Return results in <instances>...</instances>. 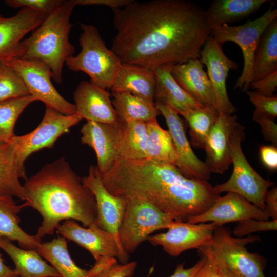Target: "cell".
I'll return each mask as SVG.
<instances>
[{"instance_id": "6da1fadb", "label": "cell", "mask_w": 277, "mask_h": 277, "mask_svg": "<svg viewBox=\"0 0 277 277\" xmlns=\"http://www.w3.org/2000/svg\"><path fill=\"white\" fill-rule=\"evenodd\" d=\"M205 10L188 0H133L112 10L111 50L123 63L153 70L199 58L211 31Z\"/></svg>"}, {"instance_id": "7a4b0ae2", "label": "cell", "mask_w": 277, "mask_h": 277, "mask_svg": "<svg viewBox=\"0 0 277 277\" xmlns=\"http://www.w3.org/2000/svg\"><path fill=\"white\" fill-rule=\"evenodd\" d=\"M101 177L113 195L142 199L176 221L203 213L220 196L208 181L186 177L173 164L147 158H120Z\"/></svg>"}, {"instance_id": "3957f363", "label": "cell", "mask_w": 277, "mask_h": 277, "mask_svg": "<svg viewBox=\"0 0 277 277\" xmlns=\"http://www.w3.org/2000/svg\"><path fill=\"white\" fill-rule=\"evenodd\" d=\"M23 186V208L32 207L42 217L36 234L41 239L53 234L63 221H79L86 227L96 219L94 195L63 157L27 177Z\"/></svg>"}, {"instance_id": "277c9868", "label": "cell", "mask_w": 277, "mask_h": 277, "mask_svg": "<svg viewBox=\"0 0 277 277\" xmlns=\"http://www.w3.org/2000/svg\"><path fill=\"white\" fill-rule=\"evenodd\" d=\"M75 6L74 0L65 1L21 42L23 52L19 58L44 63L58 84L63 81L64 63L75 52L69 41V33L72 27L70 17Z\"/></svg>"}, {"instance_id": "5b68a950", "label": "cell", "mask_w": 277, "mask_h": 277, "mask_svg": "<svg viewBox=\"0 0 277 277\" xmlns=\"http://www.w3.org/2000/svg\"><path fill=\"white\" fill-rule=\"evenodd\" d=\"M80 26L83 30L79 38L81 50L67 58L65 64L72 71L86 73L95 85L110 89L122 62L107 47L96 27L83 23Z\"/></svg>"}, {"instance_id": "8992f818", "label": "cell", "mask_w": 277, "mask_h": 277, "mask_svg": "<svg viewBox=\"0 0 277 277\" xmlns=\"http://www.w3.org/2000/svg\"><path fill=\"white\" fill-rule=\"evenodd\" d=\"M259 240L258 236L234 237L227 228L217 226L209 244L198 250L200 254H209L240 277H266V259L246 247Z\"/></svg>"}, {"instance_id": "52a82bcc", "label": "cell", "mask_w": 277, "mask_h": 277, "mask_svg": "<svg viewBox=\"0 0 277 277\" xmlns=\"http://www.w3.org/2000/svg\"><path fill=\"white\" fill-rule=\"evenodd\" d=\"M244 127L239 123L231 138L232 174L225 182L214 187L218 193L232 192L241 195L264 211V198L269 188L274 183L262 177L250 165L242 150L245 139Z\"/></svg>"}, {"instance_id": "ba28073f", "label": "cell", "mask_w": 277, "mask_h": 277, "mask_svg": "<svg viewBox=\"0 0 277 277\" xmlns=\"http://www.w3.org/2000/svg\"><path fill=\"white\" fill-rule=\"evenodd\" d=\"M277 18V9L273 5L260 17L244 24L231 26L223 24L211 29V36L219 44L232 42L241 48L244 59V66L234 88L246 92L252 82L253 65L255 52L260 38L266 27Z\"/></svg>"}, {"instance_id": "9c48e42d", "label": "cell", "mask_w": 277, "mask_h": 277, "mask_svg": "<svg viewBox=\"0 0 277 277\" xmlns=\"http://www.w3.org/2000/svg\"><path fill=\"white\" fill-rule=\"evenodd\" d=\"M126 199L123 219L119 229V240L129 255L154 232L168 229L174 220L167 214L142 199Z\"/></svg>"}, {"instance_id": "30bf717a", "label": "cell", "mask_w": 277, "mask_h": 277, "mask_svg": "<svg viewBox=\"0 0 277 277\" xmlns=\"http://www.w3.org/2000/svg\"><path fill=\"white\" fill-rule=\"evenodd\" d=\"M82 120L77 113L66 115L46 107L43 118L35 129L26 134L15 135L11 140L16 147L21 169L26 172L24 163L30 155L44 148H52L61 135L68 133Z\"/></svg>"}, {"instance_id": "8fae6325", "label": "cell", "mask_w": 277, "mask_h": 277, "mask_svg": "<svg viewBox=\"0 0 277 277\" xmlns=\"http://www.w3.org/2000/svg\"><path fill=\"white\" fill-rule=\"evenodd\" d=\"M21 77L30 95L36 101L44 103L66 115L76 114V107L65 99L51 82L52 72L44 63L36 60L14 57L5 61Z\"/></svg>"}, {"instance_id": "7c38bea8", "label": "cell", "mask_w": 277, "mask_h": 277, "mask_svg": "<svg viewBox=\"0 0 277 277\" xmlns=\"http://www.w3.org/2000/svg\"><path fill=\"white\" fill-rule=\"evenodd\" d=\"M82 180L95 198L97 217L94 224L113 235L121 252V263L128 262L129 256L121 245L118 234L125 211L126 199L113 195L107 189L96 166H91L87 175Z\"/></svg>"}, {"instance_id": "4fadbf2b", "label": "cell", "mask_w": 277, "mask_h": 277, "mask_svg": "<svg viewBox=\"0 0 277 277\" xmlns=\"http://www.w3.org/2000/svg\"><path fill=\"white\" fill-rule=\"evenodd\" d=\"M217 227L214 222L192 224L174 221L166 232L150 235L147 241L161 246L170 256H177L186 250L208 244Z\"/></svg>"}, {"instance_id": "5bb4252c", "label": "cell", "mask_w": 277, "mask_h": 277, "mask_svg": "<svg viewBox=\"0 0 277 277\" xmlns=\"http://www.w3.org/2000/svg\"><path fill=\"white\" fill-rule=\"evenodd\" d=\"M199 59L207 68V74L214 94L215 107L219 112L232 114L237 109L228 97L226 81L229 71L238 68L237 63L225 55L222 46L211 35L203 46Z\"/></svg>"}, {"instance_id": "9a60e30c", "label": "cell", "mask_w": 277, "mask_h": 277, "mask_svg": "<svg viewBox=\"0 0 277 277\" xmlns=\"http://www.w3.org/2000/svg\"><path fill=\"white\" fill-rule=\"evenodd\" d=\"M154 103L165 119L172 138L177 156L175 166L186 177L208 181L211 172L205 162L201 161L193 152L179 113L168 106Z\"/></svg>"}, {"instance_id": "2e32d148", "label": "cell", "mask_w": 277, "mask_h": 277, "mask_svg": "<svg viewBox=\"0 0 277 277\" xmlns=\"http://www.w3.org/2000/svg\"><path fill=\"white\" fill-rule=\"evenodd\" d=\"M121 128L120 122L106 124L88 121L81 129V142L94 150L101 175L107 173L120 158Z\"/></svg>"}, {"instance_id": "e0dca14e", "label": "cell", "mask_w": 277, "mask_h": 277, "mask_svg": "<svg viewBox=\"0 0 277 277\" xmlns=\"http://www.w3.org/2000/svg\"><path fill=\"white\" fill-rule=\"evenodd\" d=\"M56 230L63 237L87 250L95 260L101 257L111 256L121 262V252L114 237L94 223L84 227L75 221L65 220Z\"/></svg>"}, {"instance_id": "ac0fdd59", "label": "cell", "mask_w": 277, "mask_h": 277, "mask_svg": "<svg viewBox=\"0 0 277 277\" xmlns=\"http://www.w3.org/2000/svg\"><path fill=\"white\" fill-rule=\"evenodd\" d=\"M249 219L267 221L269 217L264 211L241 195L227 192L224 196L219 197L206 211L187 222H214L217 226H221L226 223Z\"/></svg>"}, {"instance_id": "d6986e66", "label": "cell", "mask_w": 277, "mask_h": 277, "mask_svg": "<svg viewBox=\"0 0 277 277\" xmlns=\"http://www.w3.org/2000/svg\"><path fill=\"white\" fill-rule=\"evenodd\" d=\"M44 19L41 14L28 8H22L11 17L0 13V60L21 57L23 38Z\"/></svg>"}, {"instance_id": "ffe728a7", "label": "cell", "mask_w": 277, "mask_h": 277, "mask_svg": "<svg viewBox=\"0 0 277 277\" xmlns=\"http://www.w3.org/2000/svg\"><path fill=\"white\" fill-rule=\"evenodd\" d=\"M238 119L236 115L219 112L207 137L204 147L205 162L211 173L222 174L231 164V138L239 123Z\"/></svg>"}, {"instance_id": "44dd1931", "label": "cell", "mask_w": 277, "mask_h": 277, "mask_svg": "<svg viewBox=\"0 0 277 277\" xmlns=\"http://www.w3.org/2000/svg\"><path fill=\"white\" fill-rule=\"evenodd\" d=\"M73 98L76 113L83 119L106 124L119 122L107 90L83 81L74 91Z\"/></svg>"}, {"instance_id": "7402d4cb", "label": "cell", "mask_w": 277, "mask_h": 277, "mask_svg": "<svg viewBox=\"0 0 277 277\" xmlns=\"http://www.w3.org/2000/svg\"><path fill=\"white\" fill-rule=\"evenodd\" d=\"M171 73L180 86L202 105L215 107L212 86L199 58L172 66Z\"/></svg>"}, {"instance_id": "603a6c76", "label": "cell", "mask_w": 277, "mask_h": 277, "mask_svg": "<svg viewBox=\"0 0 277 277\" xmlns=\"http://www.w3.org/2000/svg\"><path fill=\"white\" fill-rule=\"evenodd\" d=\"M155 77L154 70L122 63L111 87L112 92H128L154 102Z\"/></svg>"}, {"instance_id": "cb8c5ba5", "label": "cell", "mask_w": 277, "mask_h": 277, "mask_svg": "<svg viewBox=\"0 0 277 277\" xmlns=\"http://www.w3.org/2000/svg\"><path fill=\"white\" fill-rule=\"evenodd\" d=\"M171 66H159L154 69V102L168 106L181 115L189 109L203 106L177 84L171 74Z\"/></svg>"}, {"instance_id": "d4e9b609", "label": "cell", "mask_w": 277, "mask_h": 277, "mask_svg": "<svg viewBox=\"0 0 277 277\" xmlns=\"http://www.w3.org/2000/svg\"><path fill=\"white\" fill-rule=\"evenodd\" d=\"M0 248L13 261L19 277H61L51 265L46 263L36 249H24L11 241L0 239Z\"/></svg>"}, {"instance_id": "484cf974", "label": "cell", "mask_w": 277, "mask_h": 277, "mask_svg": "<svg viewBox=\"0 0 277 277\" xmlns=\"http://www.w3.org/2000/svg\"><path fill=\"white\" fill-rule=\"evenodd\" d=\"M22 208L13 197L0 196V239L16 241L24 249H36L41 239L27 233L19 226L18 214Z\"/></svg>"}, {"instance_id": "4316f807", "label": "cell", "mask_w": 277, "mask_h": 277, "mask_svg": "<svg viewBox=\"0 0 277 277\" xmlns=\"http://www.w3.org/2000/svg\"><path fill=\"white\" fill-rule=\"evenodd\" d=\"M268 0H214L205 10L211 29L243 19L260 10Z\"/></svg>"}, {"instance_id": "83f0119b", "label": "cell", "mask_w": 277, "mask_h": 277, "mask_svg": "<svg viewBox=\"0 0 277 277\" xmlns=\"http://www.w3.org/2000/svg\"><path fill=\"white\" fill-rule=\"evenodd\" d=\"M27 178L18 163L15 144L0 143V196L15 197L25 201L23 186L19 179Z\"/></svg>"}, {"instance_id": "f1b7e54d", "label": "cell", "mask_w": 277, "mask_h": 277, "mask_svg": "<svg viewBox=\"0 0 277 277\" xmlns=\"http://www.w3.org/2000/svg\"><path fill=\"white\" fill-rule=\"evenodd\" d=\"M112 105L119 122H147L160 114L154 102L126 92H112Z\"/></svg>"}, {"instance_id": "f546056e", "label": "cell", "mask_w": 277, "mask_h": 277, "mask_svg": "<svg viewBox=\"0 0 277 277\" xmlns=\"http://www.w3.org/2000/svg\"><path fill=\"white\" fill-rule=\"evenodd\" d=\"M60 274L61 277H87L88 270L78 266L71 257L66 239L59 236L42 243L36 249Z\"/></svg>"}, {"instance_id": "4dcf8cb0", "label": "cell", "mask_w": 277, "mask_h": 277, "mask_svg": "<svg viewBox=\"0 0 277 277\" xmlns=\"http://www.w3.org/2000/svg\"><path fill=\"white\" fill-rule=\"evenodd\" d=\"M277 71V19L262 33L255 52L252 82Z\"/></svg>"}, {"instance_id": "1f68e13d", "label": "cell", "mask_w": 277, "mask_h": 277, "mask_svg": "<svg viewBox=\"0 0 277 277\" xmlns=\"http://www.w3.org/2000/svg\"><path fill=\"white\" fill-rule=\"evenodd\" d=\"M121 123L120 158L129 160L147 158V123L142 121Z\"/></svg>"}, {"instance_id": "d6a6232c", "label": "cell", "mask_w": 277, "mask_h": 277, "mask_svg": "<svg viewBox=\"0 0 277 277\" xmlns=\"http://www.w3.org/2000/svg\"><path fill=\"white\" fill-rule=\"evenodd\" d=\"M147 123V158L175 165L177 156L168 130L162 128L156 118Z\"/></svg>"}, {"instance_id": "836d02e7", "label": "cell", "mask_w": 277, "mask_h": 277, "mask_svg": "<svg viewBox=\"0 0 277 277\" xmlns=\"http://www.w3.org/2000/svg\"><path fill=\"white\" fill-rule=\"evenodd\" d=\"M219 115V111L212 106L197 107L181 114L188 124L193 147L204 149L207 137Z\"/></svg>"}, {"instance_id": "e575fe53", "label": "cell", "mask_w": 277, "mask_h": 277, "mask_svg": "<svg viewBox=\"0 0 277 277\" xmlns=\"http://www.w3.org/2000/svg\"><path fill=\"white\" fill-rule=\"evenodd\" d=\"M36 101L31 95L0 102V143H9L15 136L14 129L24 109Z\"/></svg>"}, {"instance_id": "d590c367", "label": "cell", "mask_w": 277, "mask_h": 277, "mask_svg": "<svg viewBox=\"0 0 277 277\" xmlns=\"http://www.w3.org/2000/svg\"><path fill=\"white\" fill-rule=\"evenodd\" d=\"M29 95L21 77L5 61L0 60V102Z\"/></svg>"}, {"instance_id": "8d00e7d4", "label": "cell", "mask_w": 277, "mask_h": 277, "mask_svg": "<svg viewBox=\"0 0 277 277\" xmlns=\"http://www.w3.org/2000/svg\"><path fill=\"white\" fill-rule=\"evenodd\" d=\"M136 266L135 261L120 263L116 258L101 257L88 270L87 277H133Z\"/></svg>"}, {"instance_id": "74e56055", "label": "cell", "mask_w": 277, "mask_h": 277, "mask_svg": "<svg viewBox=\"0 0 277 277\" xmlns=\"http://www.w3.org/2000/svg\"><path fill=\"white\" fill-rule=\"evenodd\" d=\"M250 102L255 107L253 114L263 115L272 120L277 116V97L265 96L255 91L246 92Z\"/></svg>"}, {"instance_id": "f35d334b", "label": "cell", "mask_w": 277, "mask_h": 277, "mask_svg": "<svg viewBox=\"0 0 277 277\" xmlns=\"http://www.w3.org/2000/svg\"><path fill=\"white\" fill-rule=\"evenodd\" d=\"M63 0H6L4 3L12 8H28L41 14L45 18L63 5Z\"/></svg>"}, {"instance_id": "ab89813d", "label": "cell", "mask_w": 277, "mask_h": 277, "mask_svg": "<svg viewBox=\"0 0 277 277\" xmlns=\"http://www.w3.org/2000/svg\"><path fill=\"white\" fill-rule=\"evenodd\" d=\"M276 229L277 220L262 221L249 219L238 222L232 234L236 238H243L252 233L276 230Z\"/></svg>"}, {"instance_id": "60d3db41", "label": "cell", "mask_w": 277, "mask_h": 277, "mask_svg": "<svg viewBox=\"0 0 277 277\" xmlns=\"http://www.w3.org/2000/svg\"><path fill=\"white\" fill-rule=\"evenodd\" d=\"M253 120L260 125L264 140L276 146L277 125L274 120L263 115L254 114H253Z\"/></svg>"}, {"instance_id": "b9f144b4", "label": "cell", "mask_w": 277, "mask_h": 277, "mask_svg": "<svg viewBox=\"0 0 277 277\" xmlns=\"http://www.w3.org/2000/svg\"><path fill=\"white\" fill-rule=\"evenodd\" d=\"M277 87V71L250 83L249 89L267 96L273 95Z\"/></svg>"}, {"instance_id": "7bdbcfd3", "label": "cell", "mask_w": 277, "mask_h": 277, "mask_svg": "<svg viewBox=\"0 0 277 277\" xmlns=\"http://www.w3.org/2000/svg\"><path fill=\"white\" fill-rule=\"evenodd\" d=\"M259 156L263 165L270 171L277 170V147L271 145H262L259 147Z\"/></svg>"}, {"instance_id": "ee69618b", "label": "cell", "mask_w": 277, "mask_h": 277, "mask_svg": "<svg viewBox=\"0 0 277 277\" xmlns=\"http://www.w3.org/2000/svg\"><path fill=\"white\" fill-rule=\"evenodd\" d=\"M206 260L193 277H221L214 260L209 255L204 254Z\"/></svg>"}, {"instance_id": "f6af8a7d", "label": "cell", "mask_w": 277, "mask_h": 277, "mask_svg": "<svg viewBox=\"0 0 277 277\" xmlns=\"http://www.w3.org/2000/svg\"><path fill=\"white\" fill-rule=\"evenodd\" d=\"M265 212L271 220H277V187L268 190L264 198Z\"/></svg>"}, {"instance_id": "bcb514c9", "label": "cell", "mask_w": 277, "mask_h": 277, "mask_svg": "<svg viewBox=\"0 0 277 277\" xmlns=\"http://www.w3.org/2000/svg\"><path fill=\"white\" fill-rule=\"evenodd\" d=\"M133 0H74L75 5H99L110 7L112 10L122 8Z\"/></svg>"}, {"instance_id": "7dc6e473", "label": "cell", "mask_w": 277, "mask_h": 277, "mask_svg": "<svg viewBox=\"0 0 277 277\" xmlns=\"http://www.w3.org/2000/svg\"><path fill=\"white\" fill-rule=\"evenodd\" d=\"M206 260L205 256L201 258L192 266L188 268L184 267L185 262L177 265L174 273L169 277H193Z\"/></svg>"}, {"instance_id": "c3c4849f", "label": "cell", "mask_w": 277, "mask_h": 277, "mask_svg": "<svg viewBox=\"0 0 277 277\" xmlns=\"http://www.w3.org/2000/svg\"><path fill=\"white\" fill-rule=\"evenodd\" d=\"M0 277H19L15 269L6 265L0 253Z\"/></svg>"}, {"instance_id": "681fc988", "label": "cell", "mask_w": 277, "mask_h": 277, "mask_svg": "<svg viewBox=\"0 0 277 277\" xmlns=\"http://www.w3.org/2000/svg\"><path fill=\"white\" fill-rule=\"evenodd\" d=\"M206 254V253H202V254H200L202 255V254ZM208 255H209V254H208ZM213 260L215 261V262L217 267H218V269H219V270L220 271L221 277H240L238 274H236L235 273H234V272L232 271L231 270H230L229 269L227 268L226 266H225L222 263H221L215 260L214 259H213Z\"/></svg>"}]
</instances>
